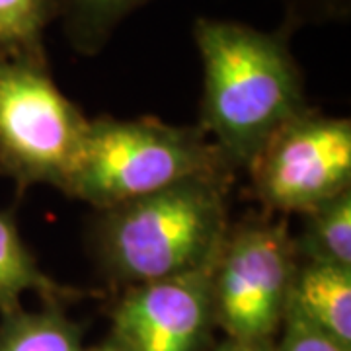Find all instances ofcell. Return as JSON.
Returning a JSON list of instances; mask_svg holds the SVG:
<instances>
[{
  "instance_id": "obj_15",
  "label": "cell",
  "mask_w": 351,
  "mask_h": 351,
  "mask_svg": "<svg viewBox=\"0 0 351 351\" xmlns=\"http://www.w3.org/2000/svg\"><path fill=\"white\" fill-rule=\"evenodd\" d=\"M350 0H291L295 18H334L348 12Z\"/></svg>"
},
{
  "instance_id": "obj_8",
  "label": "cell",
  "mask_w": 351,
  "mask_h": 351,
  "mask_svg": "<svg viewBox=\"0 0 351 351\" xmlns=\"http://www.w3.org/2000/svg\"><path fill=\"white\" fill-rule=\"evenodd\" d=\"M289 301L346 351H351V267L304 262Z\"/></svg>"
},
{
  "instance_id": "obj_10",
  "label": "cell",
  "mask_w": 351,
  "mask_h": 351,
  "mask_svg": "<svg viewBox=\"0 0 351 351\" xmlns=\"http://www.w3.org/2000/svg\"><path fill=\"white\" fill-rule=\"evenodd\" d=\"M0 351H84L80 328L61 311L59 302H47L41 311L20 308L4 313L0 326Z\"/></svg>"
},
{
  "instance_id": "obj_2",
  "label": "cell",
  "mask_w": 351,
  "mask_h": 351,
  "mask_svg": "<svg viewBox=\"0 0 351 351\" xmlns=\"http://www.w3.org/2000/svg\"><path fill=\"white\" fill-rule=\"evenodd\" d=\"M230 180L195 176L104 209L96 252L108 276L138 285L215 262L228 232Z\"/></svg>"
},
{
  "instance_id": "obj_9",
  "label": "cell",
  "mask_w": 351,
  "mask_h": 351,
  "mask_svg": "<svg viewBox=\"0 0 351 351\" xmlns=\"http://www.w3.org/2000/svg\"><path fill=\"white\" fill-rule=\"evenodd\" d=\"M27 291L41 295L47 302H64L82 293L59 285L45 276L18 232L12 215L0 213V311L2 314L20 308V299Z\"/></svg>"
},
{
  "instance_id": "obj_5",
  "label": "cell",
  "mask_w": 351,
  "mask_h": 351,
  "mask_svg": "<svg viewBox=\"0 0 351 351\" xmlns=\"http://www.w3.org/2000/svg\"><path fill=\"white\" fill-rule=\"evenodd\" d=\"M295 271V240L283 225L228 228L213 267L215 324L232 339H271L283 324Z\"/></svg>"
},
{
  "instance_id": "obj_1",
  "label": "cell",
  "mask_w": 351,
  "mask_h": 351,
  "mask_svg": "<svg viewBox=\"0 0 351 351\" xmlns=\"http://www.w3.org/2000/svg\"><path fill=\"white\" fill-rule=\"evenodd\" d=\"M193 39L203 63L201 129L237 170L281 127L306 112L289 32L199 18Z\"/></svg>"
},
{
  "instance_id": "obj_16",
  "label": "cell",
  "mask_w": 351,
  "mask_h": 351,
  "mask_svg": "<svg viewBox=\"0 0 351 351\" xmlns=\"http://www.w3.org/2000/svg\"><path fill=\"white\" fill-rule=\"evenodd\" d=\"M217 351H277L271 339H260V341H246V339L228 338Z\"/></svg>"
},
{
  "instance_id": "obj_17",
  "label": "cell",
  "mask_w": 351,
  "mask_h": 351,
  "mask_svg": "<svg viewBox=\"0 0 351 351\" xmlns=\"http://www.w3.org/2000/svg\"><path fill=\"white\" fill-rule=\"evenodd\" d=\"M88 351H123V350L119 348V343H117L115 339L110 338L108 341H104L101 346H98V348H94V350H88Z\"/></svg>"
},
{
  "instance_id": "obj_11",
  "label": "cell",
  "mask_w": 351,
  "mask_h": 351,
  "mask_svg": "<svg viewBox=\"0 0 351 351\" xmlns=\"http://www.w3.org/2000/svg\"><path fill=\"white\" fill-rule=\"evenodd\" d=\"M306 223L295 242L304 262L351 267V191L346 189L316 209L304 213Z\"/></svg>"
},
{
  "instance_id": "obj_3",
  "label": "cell",
  "mask_w": 351,
  "mask_h": 351,
  "mask_svg": "<svg viewBox=\"0 0 351 351\" xmlns=\"http://www.w3.org/2000/svg\"><path fill=\"white\" fill-rule=\"evenodd\" d=\"M232 172L234 168L201 127L101 117L88 121L63 191L104 211L188 178Z\"/></svg>"
},
{
  "instance_id": "obj_7",
  "label": "cell",
  "mask_w": 351,
  "mask_h": 351,
  "mask_svg": "<svg viewBox=\"0 0 351 351\" xmlns=\"http://www.w3.org/2000/svg\"><path fill=\"white\" fill-rule=\"evenodd\" d=\"M215 262L138 283L112 313V338L123 351H197L215 324Z\"/></svg>"
},
{
  "instance_id": "obj_4",
  "label": "cell",
  "mask_w": 351,
  "mask_h": 351,
  "mask_svg": "<svg viewBox=\"0 0 351 351\" xmlns=\"http://www.w3.org/2000/svg\"><path fill=\"white\" fill-rule=\"evenodd\" d=\"M88 121L57 88L45 55H0V174L20 189H64Z\"/></svg>"
},
{
  "instance_id": "obj_6",
  "label": "cell",
  "mask_w": 351,
  "mask_h": 351,
  "mask_svg": "<svg viewBox=\"0 0 351 351\" xmlns=\"http://www.w3.org/2000/svg\"><path fill=\"white\" fill-rule=\"evenodd\" d=\"M260 199L279 211L308 213L351 184V123L314 115L291 119L248 164Z\"/></svg>"
},
{
  "instance_id": "obj_13",
  "label": "cell",
  "mask_w": 351,
  "mask_h": 351,
  "mask_svg": "<svg viewBox=\"0 0 351 351\" xmlns=\"http://www.w3.org/2000/svg\"><path fill=\"white\" fill-rule=\"evenodd\" d=\"M55 20V0H0V55H45V29Z\"/></svg>"
},
{
  "instance_id": "obj_12",
  "label": "cell",
  "mask_w": 351,
  "mask_h": 351,
  "mask_svg": "<svg viewBox=\"0 0 351 351\" xmlns=\"http://www.w3.org/2000/svg\"><path fill=\"white\" fill-rule=\"evenodd\" d=\"M149 0H55L57 20L71 45L82 55H96L117 25Z\"/></svg>"
},
{
  "instance_id": "obj_14",
  "label": "cell",
  "mask_w": 351,
  "mask_h": 351,
  "mask_svg": "<svg viewBox=\"0 0 351 351\" xmlns=\"http://www.w3.org/2000/svg\"><path fill=\"white\" fill-rule=\"evenodd\" d=\"M277 351H346L338 341L318 326L289 301L283 316V339Z\"/></svg>"
}]
</instances>
